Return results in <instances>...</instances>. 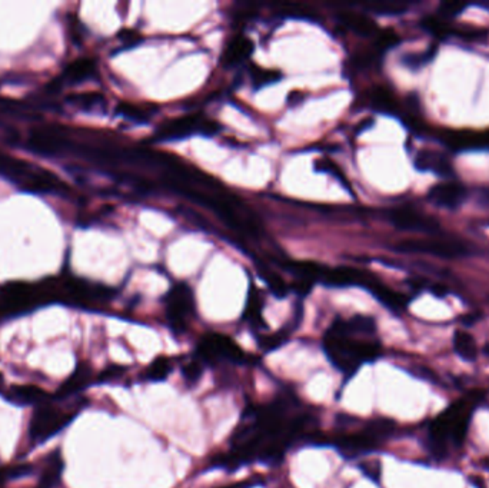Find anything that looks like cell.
Instances as JSON below:
<instances>
[{
    "instance_id": "1",
    "label": "cell",
    "mask_w": 489,
    "mask_h": 488,
    "mask_svg": "<svg viewBox=\"0 0 489 488\" xmlns=\"http://www.w3.org/2000/svg\"><path fill=\"white\" fill-rule=\"evenodd\" d=\"M323 351L334 367L352 377L363 362H372L379 358L381 344L371 340H355L346 328L342 318L334 321L323 337Z\"/></svg>"
},
{
    "instance_id": "2",
    "label": "cell",
    "mask_w": 489,
    "mask_h": 488,
    "mask_svg": "<svg viewBox=\"0 0 489 488\" xmlns=\"http://www.w3.org/2000/svg\"><path fill=\"white\" fill-rule=\"evenodd\" d=\"M481 398H483V392L475 390L451 404L432 421L429 427V445L433 456L443 457L451 445L461 447L464 444L472 413Z\"/></svg>"
},
{
    "instance_id": "3",
    "label": "cell",
    "mask_w": 489,
    "mask_h": 488,
    "mask_svg": "<svg viewBox=\"0 0 489 488\" xmlns=\"http://www.w3.org/2000/svg\"><path fill=\"white\" fill-rule=\"evenodd\" d=\"M197 355L202 362L212 364L222 359L240 365L256 361L254 357L244 354L233 340L219 333L207 334L200 340L197 344Z\"/></svg>"
},
{
    "instance_id": "4",
    "label": "cell",
    "mask_w": 489,
    "mask_h": 488,
    "mask_svg": "<svg viewBox=\"0 0 489 488\" xmlns=\"http://www.w3.org/2000/svg\"><path fill=\"white\" fill-rule=\"evenodd\" d=\"M402 254H428L439 258L454 259L469 254L465 243L450 238H425V239H406L395 247Z\"/></svg>"
},
{
    "instance_id": "5",
    "label": "cell",
    "mask_w": 489,
    "mask_h": 488,
    "mask_svg": "<svg viewBox=\"0 0 489 488\" xmlns=\"http://www.w3.org/2000/svg\"><path fill=\"white\" fill-rule=\"evenodd\" d=\"M77 413L63 414L56 406L52 405H39L36 411L32 416V421L29 425V437L34 445L42 444L59 434L66 425H69Z\"/></svg>"
},
{
    "instance_id": "6",
    "label": "cell",
    "mask_w": 489,
    "mask_h": 488,
    "mask_svg": "<svg viewBox=\"0 0 489 488\" xmlns=\"http://www.w3.org/2000/svg\"><path fill=\"white\" fill-rule=\"evenodd\" d=\"M165 312L171 328L181 334L195 315V297L188 283H176L165 297Z\"/></svg>"
},
{
    "instance_id": "7",
    "label": "cell",
    "mask_w": 489,
    "mask_h": 488,
    "mask_svg": "<svg viewBox=\"0 0 489 488\" xmlns=\"http://www.w3.org/2000/svg\"><path fill=\"white\" fill-rule=\"evenodd\" d=\"M221 129V125L218 122L212 119L202 117L199 113L196 115H186L178 119H172L167 124H163L159 131L156 132L157 141H174V139H182L193 134L200 135H215Z\"/></svg>"
},
{
    "instance_id": "8",
    "label": "cell",
    "mask_w": 489,
    "mask_h": 488,
    "mask_svg": "<svg viewBox=\"0 0 489 488\" xmlns=\"http://www.w3.org/2000/svg\"><path fill=\"white\" fill-rule=\"evenodd\" d=\"M69 143L70 139L67 135L62 129L56 128L33 129L27 139V146L32 152L48 158H56L67 152Z\"/></svg>"
},
{
    "instance_id": "9",
    "label": "cell",
    "mask_w": 489,
    "mask_h": 488,
    "mask_svg": "<svg viewBox=\"0 0 489 488\" xmlns=\"http://www.w3.org/2000/svg\"><path fill=\"white\" fill-rule=\"evenodd\" d=\"M388 218L391 224L400 231H415V232H426L433 233L438 232L441 225L439 222L431 217L421 214L418 211L410 208H396L388 212Z\"/></svg>"
},
{
    "instance_id": "10",
    "label": "cell",
    "mask_w": 489,
    "mask_h": 488,
    "mask_svg": "<svg viewBox=\"0 0 489 488\" xmlns=\"http://www.w3.org/2000/svg\"><path fill=\"white\" fill-rule=\"evenodd\" d=\"M377 276L368 271L352 268V267H338V268H326L322 282L328 287H353L359 285L368 288Z\"/></svg>"
},
{
    "instance_id": "11",
    "label": "cell",
    "mask_w": 489,
    "mask_h": 488,
    "mask_svg": "<svg viewBox=\"0 0 489 488\" xmlns=\"http://www.w3.org/2000/svg\"><path fill=\"white\" fill-rule=\"evenodd\" d=\"M334 444L339 453L346 458H353L360 454L375 451L381 442L368 432H344L335 437Z\"/></svg>"
},
{
    "instance_id": "12",
    "label": "cell",
    "mask_w": 489,
    "mask_h": 488,
    "mask_svg": "<svg viewBox=\"0 0 489 488\" xmlns=\"http://www.w3.org/2000/svg\"><path fill=\"white\" fill-rule=\"evenodd\" d=\"M436 139L454 152L482 149L481 132L468 129H436Z\"/></svg>"
},
{
    "instance_id": "13",
    "label": "cell",
    "mask_w": 489,
    "mask_h": 488,
    "mask_svg": "<svg viewBox=\"0 0 489 488\" xmlns=\"http://www.w3.org/2000/svg\"><path fill=\"white\" fill-rule=\"evenodd\" d=\"M468 192L459 182H442L432 186L428 192V199L439 208L455 210L465 200Z\"/></svg>"
},
{
    "instance_id": "14",
    "label": "cell",
    "mask_w": 489,
    "mask_h": 488,
    "mask_svg": "<svg viewBox=\"0 0 489 488\" xmlns=\"http://www.w3.org/2000/svg\"><path fill=\"white\" fill-rule=\"evenodd\" d=\"M415 168L421 172H433L439 176H452L454 168L451 160L442 152L422 149L415 158Z\"/></svg>"
},
{
    "instance_id": "15",
    "label": "cell",
    "mask_w": 489,
    "mask_h": 488,
    "mask_svg": "<svg viewBox=\"0 0 489 488\" xmlns=\"http://www.w3.org/2000/svg\"><path fill=\"white\" fill-rule=\"evenodd\" d=\"M37 167H33L25 160L12 158L6 153L0 152V176L8 178L15 184H20V188L29 181Z\"/></svg>"
},
{
    "instance_id": "16",
    "label": "cell",
    "mask_w": 489,
    "mask_h": 488,
    "mask_svg": "<svg viewBox=\"0 0 489 488\" xmlns=\"http://www.w3.org/2000/svg\"><path fill=\"white\" fill-rule=\"evenodd\" d=\"M27 192H37V193H52V192H62L66 189L65 184L59 179V176L53 175L52 172L46 169L36 168L33 175L29 178V181L22 188Z\"/></svg>"
},
{
    "instance_id": "17",
    "label": "cell",
    "mask_w": 489,
    "mask_h": 488,
    "mask_svg": "<svg viewBox=\"0 0 489 488\" xmlns=\"http://www.w3.org/2000/svg\"><path fill=\"white\" fill-rule=\"evenodd\" d=\"M372 293V295L381 302L384 304L386 308H389L393 312H400L408 307V302H410V298L406 295L389 288L385 283H382L378 278L371 283V285L366 288Z\"/></svg>"
},
{
    "instance_id": "18",
    "label": "cell",
    "mask_w": 489,
    "mask_h": 488,
    "mask_svg": "<svg viewBox=\"0 0 489 488\" xmlns=\"http://www.w3.org/2000/svg\"><path fill=\"white\" fill-rule=\"evenodd\" d=\"M92 377V368L86 362H80L76 370L72 373V375L63 383V385L58 391V398H66L69 395H73L84 388L88 387Z\"/></svg>"
},
{
    "instance_id": "19",
    "label": "cell",
    "mask_w": 489,
    "mask_h": 488,
    "mask_svg": "<svg viewBox=\"0 0 489 488\" xmlns=\"http://www.w3.org/2000/svg\"><path fill=\"white\" fill-rule=\"evenodd\" d=\"M8 399L16 405H42L48 398L46 392L36 385H15L6 392Z\"/></svg>"
},
{
    "instance_id": "20",
    "label": "cell",
    "mask_w": 489,
    "mask_h": 488,
    "mask_svg": "<svg viewBox=\"0 0 489 488\" xmlns=\"http://www.w3.org/2000/svg\"><path fill=\"white\" fill-rule=\"evenodd\" d=\"M254 51V44L248 37L236 36L228 45L222 55V63L225 66H235L248 59Z\"/></svg>"
},
{
    "instance_id": "21",
    "label": "cell",
    "mask_w": 489,
    "mask_h": 488,
    "mask_svg": "<svg viewBox=\"0 0 489 488\" xmlns=\"http://www.w3.org/2000/svg\"><path fill=\"white\" fill-rule=\"evenodd\" d=\"M98 72L96 63L92 59H77L67 65L63 72V79L69 84H80L92 79Z\"/></svg>"
},
{
    "instance_id": "22",
    "label": "cell",
    "mask_w": 489,
    "mask_h": 488,
    "mask_svg": "<svg viewBox=\"0 0 489 488\" xmlns=\"http://www.w3.org/2000/svg\"><path fill=\"white\" fill-rule=\"evenodd\" d=\"M339 20L352 32L360 36H372L378 32L377 23L363 13L356 12H342L339 15Z\"/></svg>"
},
{
    "instance_id": "23",
    "label": "cell",
    "mask_w": 489,
    "mask_h": 488,
    "mask_svg": "<svg viewBox=\"0 0 489 488\" xmlns=\"http://www.w3.org/2000/svg\"><path fill=\"white\" fill-rule=\"evenodd\" d=\"M287 268L296 275L298 281H305L313 285V282H322L325 267L319 265L313 261H289L287 264Z\"/></svg>"
},
{
    "instance_id": "24",
    "label": "cell",
    "mask_w": 489,
    "mask_h": 488,
    "mask_svg": "<svg viewBox=\"0 0 489 488\" xmlns=\"http://www.w3.org/2000/svg\"><path fill=\"white\" fill-rule=\"evenodd\" d=\"M262 308H263L262 297L259 291L252 287L248 294L247 307H244V311H243V319L249 322L255 328H265V322L262 318Z\"/></svg>"
},
{
    "instance_id": "25",
    "label": "cell",
    "mask_w": 489,
    "mask_h": 488,
    "mask_svg": "<svg viewBox=\"0 0 489 488\" xmlns=\"http://www.w3.org/2000/svg\"><path fill=\"white\" fill-rule=\"evenodd\" d=\"M370 101L372 108L382 113H396L399 109L395 95L385 86L374 88L370 94Z\"/></svg>"
},
{
    "instance_id": "26",
    "label": "cell",
    "mask_w": 489,
    "mask_h": 488,
    "mask_svg": "<svg viewBox=\"0 0 489 488\" xmlns=\"http://www.w3.org/2000/svg\"><path fill=\"white\" fill-rule=\"evenodd\" d=\"M454 349L464 361L472 362L478 357V345L475 338L462 330H458L454 334Z\"/></svg>"
},
{
    "instance_id": "27",
    "label": "cell",
    "mask_w": 489,
    "mask_h": 488,
    "mask_svg": "<svg viewBox=\"0 0 489 488\" xmlns=\"http://www.w3.org/2000/svg\"><path fill=\"white\" fill-rule=\"evenodd\" d=\"M346 328L353 335L371 337L377 333V322L372 316L368 315H353L349 319H345Z\"/></svg>"
},
{
    "instance_id": "28",
    "label": "cell",
    "mask_w": 489,
    "mask_h": 488,
    "mask_svg": "<svg viewBox=\"0 0 489 488\" xmlns=\"http://www.w3.org/2000/svg\"><path fill=\"white\" fill-rule=\"evenodd\" d=\"M67 102L82 110L86 112H92L95 109H99L102 106H105L106 101L105 96L102 94L98 92H86V94H76V95H70L67 98Z\"/></svg>"
},
{
    "instance_id": "29",
    "label": "cell",
    "mask_w": 489,
    "mask_h": 488,
    "mask_svg": "<svg viewBox=\"0 0 489 488\" xmlns=\"http://www.w3.org/2000/svg\"><path fill=\"white\" fill-rule=\"evenodd\" d=\"M171 371H172L171 359L165 358V357H159L149 365L148 370L143 374V377H145V380L152 381V383H162L169 377Z\"/></svg>"
},
{
    "instance_id": "30",
    "label": "cell",
    "mask_w": 489,
    "mask_h": 488,
    "mask_svg": "<svg viewBox=\"0 0 489 488\" xmlns=\"http://www.w3.org/2000/svg\"><path fill=\"white\" fill-rule=\"evenodd\" d=\"M396 424L389 420V418H375L372 421H370L365 427V432H368L370 435H372L375 439H378L379 442H382L385 438L391 437L395 432Z\"/></svg>"
},
{
    "instance_id": "31",
    "label": "cell",
    "mask_w": 489,
    "mask_h": 488,
    "mask_svg": "<svg viewBox=\"0 0 489 488\" xmlns=\"http://www.w3.org/2000/svg\"><path fill=\"white\" fill-rule=\"evenodd\" d=\"M259 274L262 276V279L266 282V285L269 287L270 293L276 297V298H285L288 295V285L287 282H285L278 274H275L273 271L268 269V268H261Z\"/></svg>"
},
{
    "instance_id": "32",
    "label": "cell",
    "mask_w": 489,
    "mask_h": 488,
    "mask_svg": "<svg viewBox=\"0 0 489 488\" xmlns=\"http://www.w3.org/2000/svg\"><path fill=\"white\" fill-rule=\"evenodd\" d=\"M438 46L436 45H431L425 52H417V53H406L402 58V63L410 68V69H419L425 65H428L436 55Z\"/></svg>"
},
{
    "instance_id": "33",
    "label": "cell",
    "mask_w": 489,
    "mask_h": 488,
    "mask_svg": "<svg viewBox=\"0 0 489 488\" xmlns=\"http://www.w3.org/2000/svg\"><path fill=\"white\" fill-rule=\"evenodd\" d=\"M289 335H291V330L287 327V328H283L272 335L259 337L258 342H259L261 349L269 352V351H275V349L280 348L283 344H287V341L289 340Z\"/></svg>"
},
{
    "instance_id": "34",
    "label": "cell",
    "mask_w": 489,
    "mask_h": 488,
    "mask_svg": "<svg viewBox=\"0 0 489 488\" xmlns=\"http://www.w3.org/2000/svg\"><path fill=\"white\" fill-rule=\"evenodd\" d=\"M421 26L425 30H428L429 33H432L435 37H439V39H445L448 36H451L452 26L445 23L443 20H441L438 18H433V16H428V18L422 19Z\"/></svg>"
},
{
    "instance_id": "35",
    "label": "cell",
    "mask_w": 489,
    "mask_h": 488,
    "mask_svg": "<svg viewBox=\"0 0 489 488\" xmlns=\"http://www.w3.org/2000/svg\"><path fill=\"white\" fill-rule=\"evenodd\" d=\"M203 375V367H202V361L200 359H193L186 362L182 367V377L186 383V385H196L199 383V380Z\"/></svg>"
},
{
    "instance_id": "36",
    "label": "cell",
    "mask_w": 489,
    "mask_h": 488,
    "mask_svg": "<svg viewBox=\"0 0 489 488\" xmlns=\"http://www.w3.org/2000/svg\"><path fill=\"white\" fill-rule=\"evenodd\" d=\"M280 73L272 69H262V68H254L252 70V80L256 85V88H262L268 84H273L276 80H279Z\"/></svg>"
},
{
    "instance_id": "37",
    "label": "cell",
    "mask_w": 489,
    "mask_h": 488,
    "mask_svg": "<svg viewBox=\"0 0 489 488\" xmlns=\"http://www.w3.org/2000/svg\"><path fill=\"white\" fill-rule=\"evenodd\" d=\"M399 42V36L396 32L391 30V29H386L384 32H381L378 36H377V40H375V51L378 53L381 52H385L388 49H391L392 46H395L396 44Z\"/></svg>"
},
{
    "instance_id": "38",
    "label": "cell",
    "mask_w": 489,
    "mask_h": 488,
    "mask_svg": "<svg viewBox=\"0 0 489 488\" xmlns=\"http://www.w3.org/2000/svg\"><path fill=\"white\" fill-rule=\"evenodd\" d=\"M117 112L120 115H124L132 120H138V122H143L148 119V112L142 108V106H138V105H133V103H122L117 106Z\"/></svg>"
},
{
    "instance_id": "39",
    "label": "cell",
    "mask_w": 489,
    "mask_h": 488,
    "mask_svg": "<svg viewBox=\"0 0 489 488\" xmlns=\"http://www.w3.org/2000/svg\"><path fill=\"white\" fill-rule=\"evenodd\" d=\"M366 9H370L374 13L379 15H400L405 13L408 6L402 4H377V5H368Z\"/></svg>"
},
{
    "instance_id": "40",
    "label": "cell",
    "mask_w": 489,
    "mask_h": 488,
    "mask_svg": "<svg viewBox=\"0 0 489 488\" xmlns=\"http://www.w3.org/2000/svg\"><path fill=\"white\" fill-rule=\"evenodd\" d=\"M467 5L465 4H458V2H443L439 5V9H438V13L442 16V18H446V19H452V18H457L464 11H465Z\"/></svg>"
},
{
    "instance_id": "41",
    "label": "cell",
    "mask_w": 489,
    "mask_h": 488,
    "mask_svg": "<svg viewBox=\"0 0 489 488\" xmlns=\"http://www.w3.org/2000/svg\"><path fill=\"white\" fill-rule=\"evenodd\" d=\"M126 371L125 367H122V365H110L106 370H103L98 378L99 383H109L120 375H124Z\"/></svg>"
},
{
    "instance_id": "42",
    "label": "cell",
    "mask_w": 489,
    "mask_h": 488,
    "mask_svg": "<svg viewBox=\"0 0 489 488\" xmlns=\"http://www.w3.org/2000/svg\"><path fill=\"white\" fill-rule=\"evenodd\" d=\"M359 467H360L362 473L366 477L374 480V481H379V478H381V464H379V461H366V463H362Z\"/></svg>"
},
{
    "instance_id": "43",
    "label": "cell",
    "mask_w": 489,
    "mask_h": 488,
    "mask_svg": "<svg viewBox=\"0 0 489 488\" xmlns=\"http://www.w3.org/2000/svg\"><path fill=\"white\" fill-rule=\"evenodd\" d=\"M282 13L285 15H288V16H294V18H309L312 16V11H309L308 8L305 6H301V5H283L282 9H280Z\"/></svg>"
},
{
    "instance_id": "44",
    "label": "cell",
    "mask_w": 489,
    "mask_h": 488,
    "mask_svg": "<svg viewBox=\"0 0 489 488\" xmlns=\"http://www.w3.org/2000/svg\"><path fill=\"white\" fill-rule=\"evenodd\" d=\"M316 169L318 171H323V172H328V174H332L335 176H338L339 179L345 181L344 175L341 174V169L334 164V162H331L330 159H320L316 162Z\"/></svg>"
},
{
    "instance_id": "45",
    "label": "cell",
    "mask_w": 489,
    "mask_h": 488,
    "mask_svg": "<svg viewBox=\"0 0 489 488\" xmlns=\"http://www.w3.org/2000/svg\"><path fill=\"white\" fill-rule=\"evenodd\" d=\"M117 37L122 40V44L126 45V46H135L141 40V34L138 32L129 30V29L122 30Z\"/></svg>"
},
{
    "instance_id": "46",
    "label": "cell",
    "mask_w": 489,
    "mask_h": 488,
    "mask_svg": "<svg viewBox=\"0 0 489 488\" xmlns=\"http://www.w3.org/2000/svg\"><path fill=\"white\" fill-rule=\"evenodd\" d=\"M431 291L436 295V297H445L448 294V290L443 285H433L431 288Z\"/></svg>"
},
{
    "instance_id": "47",
    "label": "cell",
    "mask_w": 489,
    "mask_h": 488,
    "mask_svg": "<svg viewBox=\"0 0 489 488\" xmlns=\"http://www.w3.org/2000/svg\"><path fill=\"white\" fill-rule=\"evenodd\" d=\"M482 138V149H489V129L481 132Z\"/></svg>"
},
{
    "instance_id": "48",
    "label": "cell",
    "mask_w": 489,
    "mask_h": 488,
    "mask_svg": "<svg viewBox=\"0 0 489 488\" xmlns=\"http://www.w3.org/2000/svg\"><path fill=\"white\" fill-rule=\"evenodd\" d=\"M222 488H248V484L239 482V484H233V485H228V487H222Z\"/></svg>"
},
{
    "instance_id": "49",
    "label": "cell",
    "mask_w": 489,
    "mask_h": 488,
    "mask_svg": "<svg viewBox=\"0 0 489 488\" xmlns=\"http://www.w3.org/2000/svg\"><path fill=\"white\" fill-rule=\"evenodd\" d=\"M478 6H481V8L486 9V11H489V4H483V5H478Z\"/></svg>"
}]
</instances>
